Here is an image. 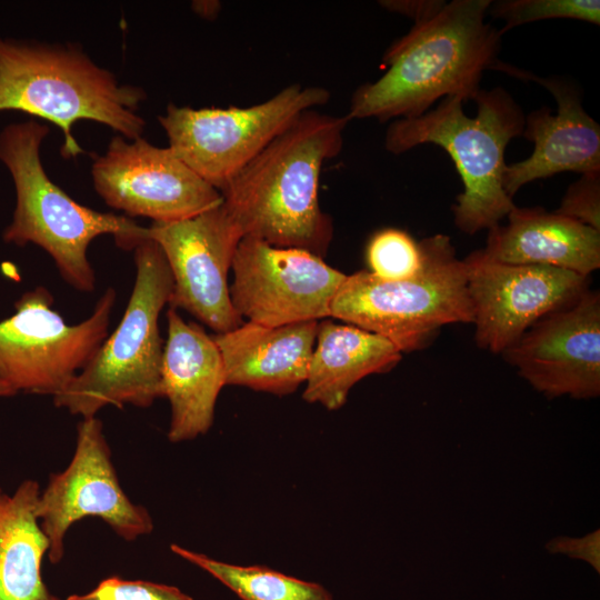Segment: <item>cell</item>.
I'll list each match as a JSON object with an SVG mask.
<instances>
[{"label": "cell", "instance_id": "cell-24", "mask_svg": "<svg viewBox=\"0 0 600 600\" xmlns=\"http://www.w3.org/2000/svg\"><path fill=\"white\" fill-rule=\"evenodd\" d=\"M366 260L374 276L394 280L410 277L420 267L421 250L408 232L384 228L374 232L366 248Z\"/></svg>", "mask_w": 600, "mask_h": 600}, {"label": "cell", "instance_id": "cell-29", "mask_svg": "<svg viewBox=\"0 0 600 600\" xmlns=\"http://www.w3.org/2000/svg\"><path fill=\"white\" fill-rule=\"evenodd\" d=\"M191 7L198 16L208 20L216 19L221 10L220 1L216 0L193 1Z\"/></svg>", "mask_w": 600, "mask_h": 600}, {"label": "cell", "instance_id": "cell-18", "mask_svg": "<svg viewBox=\"0 0 600 600\" xmlns=\"http://www.w3.org/2000/svg\"><path fill=\"white\" fill-rule=\"evenodd\" d=\"M317 329L313 320L279 327L248 321L216 333L226 384L277 396L296 391L307 380Z\"/></svg>", "mask_w": 600, "mask_h": 600}, {"label": "cell", "instance_id": "cell-9", "mask_svg": "<svg viewBox=\"0 0 600 600\" xmlns=\"http://www.w3.org/2000/svg\"><path fill=\"white\" fill-rule=\"evenodd\" d=\"M116 291L108 288L90 317L69 324L44 287L26 291L16 312L0 321V383L13 394L63 390L108 337Z\"/></svg>", "mask_w": 600, "mask_h": 600}, {"label": "cell", "instance_id": "cell-17", "mask_svg": "<svg viewBox=\"0 0 600 600\" xmlns=\"http://www.w3.org/2000/svg\"><path fill=\"white\" fill-rule=\"evenodd\" d=\"M163 346L161 390L171 408L169 441L196 439L212 427L218 396L226 386L221 353L202 327L170 308Z\"/></svg>", "mask_w": 600, "mask_h": 600}, {"label": "cell", "instance_id": "cell-28", "mask_svg": "<svg viewBox=\"0 0 600 600\" xmlns=\"http://www.w3.org/2000/svg\"><path fill=\"white\" fill-rule=\"evenodd\" d=\"M446 2L443 0H383L379 3L388 11L409 17L417 23L437 14Z\"/></svg>", "mask_w": 600, "mask_h": 600}, {"label": "cell", "instance_id": "cell-2", "mask_svg": "<svg viewBox=\"0 0 600 600\" xmlns=\"http://www.w3.org/2000/svg\"><path fill=\"white\" fill-rule=\"evenodd\" d=\"M349 121L347 114L303 111L221 190L243 237L327 252L333 228L319 204L320 174L340 153Z\"/></svg>", "mask_w": 600, "mask_h": 600}, {"label": "cell", "instance_id": "cell-31", "mask_svg": "<svg viewBox=\"0 0 600 600\" xmlns=\"http://www.w3.org/2000/svg\"><path fill=\"white\" fill-rule=\"evenodd\" d=\"M41 600H60V599L48 591Z\"/></svg>", "mask_w": 600, "mask_h": 600}, {"label": "cell", "instance_id": "cell-15", "mask_svg": "<svg viewBox=\"0 0 600 600\" xmlns=\"http://www.w3.org/2000/svg\"><path fill=\"white\" fill-rule=\"evenodd\" d=\"M507 362L549 398L600 393V294L586 291L571 304L542 317L510 348Z\"/></svg>", "mask_w": 600, "mask_h": 600}, {"label": "cell", "instance_id": "cell-10", "mask_svg": "<svg viewBox=\"0 0 600 600\" xmlns=\"http://www.w3.org/2000/svg\"><path fill=\"white\" fill-rule=\"evenodd\" d=\"M37 513L49 543L48 558L59 563L69 528L86 517L103 520L114 533L133 541L153 530L149 511L123 492L111 460L102 422L83 418L77 426L76 450L69 466L50 474L40 492Z\"/></svg>", "mask_w": 600, "mask_h": 600}, {"label": "cell", "instance_id": "cell-4", "mask_svg": "<svg viewBox=\"0 0 600 600\" xmlns=\"http://www.w3.org/2000/svg\"><path fill=\"white\" fill-rule=\"evenodd\" d=\"M473 100L474 118L464 113L460 97H446L432 111L393 120L384 139L386 149L394 154L433 143L450 156L462 182L453 220L468 234L494 228L516 207L503 189L504 151L522 136L526 121L520 106L501 87L480 90Z\"/></svg>", "mask_w": 600, "mask_h": 600}, {"label": "cell", "instance_id": "cell-13", "mask_svg": "<svg viewBox=\"0 0 600 600\" xmlns=\"http://www.w3.org/2000/svg\"><path fill=\"white\" fill-rule=\"evenodd\" d=\"M476 324V342L502 353L538 320L589 290V277L537 264H510L483 249L464 260Z\"/></svg>", "mask_w": 600, "mask_h": 600}, {"label": "cell", "instance_id": "cell-3", "mask_svg": "<svg viewBox=\"0 0 600 600\" xmlns=\"http://www.w3.org/2000/svg\"><path fill=\"white\" fill-rule=\"evenodd\" d=\"M146 98L143 89L119 83L74 46L0 38V111L53 122L64 136V158L84 152L71 133L80 120L106 124L124 139L141 137L146 121L138 109Z\"/></svg>", "mask_w": 600, "mask_h": 600}, {"label": "cell", "instance_id": "cell-11", "mask_svg": "<svg viewBox=\"0 0 600 600\" xmlns=\"http://www.w3.org/2000/svg\"><path fill=\"white\" fill-rule=\"evenodd\" d=\"M231 302L241 318L279 327L330 317L346 274L321 257L243 237L232 261Z\"/></svg>", "mask_w": 600, "mask_h": 600}, {"label": "cell", "instance_id": "cell-16", "mask_svg": "<svg viewBox=\"0 0 600 600\" xmlns=\"http://www.w3.org/2000/svg\"><path fill=\"white\" fill-rule=\"evenodd\" d=\"M496 69L538 82L557 102L554 114L542 107L526 117L522 136L533 143V151L506 166L507 194L512 199L524 184L561 172L600 173V127L583 109L578 88L562 78H541L502 62Z\"/></svg>", "mask_w": 600, "mask_h": 600}, {"label": "cell", "instance_id": "cell-20", "mask_svg": "<svg viewBox=\"0 0 600 600\" xmlns=\"http://www.w3.org/2000/svg\"><path fill=\"white\" fill-rule=\"evenodd\" d=\"M302 398L328 410L341 408L362 378L391 370L401 351L386 338L352 324L318 322Z\"/></svg>", "mask_w": 600, "mask_h": 600}, {"label": "cell", "instance_id": "cell-7", "mask_svg": "<svg viewBox=\"0 0 600 600\" xmlns=\"http://www.w3.org/2000/svg\"><path fill=\"white\" fill-rule=\"evenodd\" d=\"M421 263L410 277L382 279L361 270L347 276L330 307V317L391 341L401 352L426 347L441 327L472 322L463 260L448 236L419 242Z\"/></svg>", "mask_w": 600, "mask_h": 600}, {"label": "cell", "instance_id": "cell-14", "mask_svg": "<svg viewBox=\"0 0 600 600\" xmlns=\"http://www.w3.org/2000/svg\"><path fill=\"white\" fill-rule=\"evenodd\" d=\"M92 181L104 202L130 217L173 222L223 202L219 190L200 178L173 151L142 137H114L103 156L94 157Z\"/></svg>", "mask_w": 600, "mask_h": 600}, {"label": "cell", "instance_id": "cell-26", "mask_svg": "<svg viewBox=\"0 0 600 600\" xmlns=\"http://www.w3.org/2000/svg\"><path fill=\"white\" fill-rule=\"evenodd\" d=\"M554 212L600 231V173L581 174Z\"/></svg>", "mask_w": 600, "mask_h": 600}, {"label": "cell", "instance_id": "cell-12", "mask_svg": "<svg viewBox=\"0 0 600 600\" xmlns=\"http://www.w3.org/2000/svg\"><path fill=\"white\" fill-rule=\"evenodd\" d=\"M146 238L159 244L170 268V308L188 311L217 333L243 323L228 286L243 233L223 202L188 219L153 222L146 228Z\"/></svg>", "mask_w": 600, "mask_h": 600}, {"label": "cell", "instance_id": "cell-19", "mask_svg": "<svg viewBox=\"0 0 600 600\" xmlns=\"http://www.w3.org/2000/svg\"><path fill=\"white\" fill-rule=\"evenodd\" d=\"M489 230L483 251L510 264L560 268L588 276L600 267V231L543 208L514 207Z\"/></svg>", "mask_w": 600, "mask_h": 600}, {"label": "cell", "instance_id": "cell-21", "mask_svg": "<svg viewBox=\"0 0 600 600\" xmlns=\"http://www.w3.org/2000/svg\"><path fill=\"white\" fill-rule=\"evenodd\" d=\"M40 492L31 479L12 494L0 488V600H41L48 592L41 574L49 543L37 513Z\"/></svg>", "mask_w": 600, "mask_h": 600}, {"label": "cell", "instance_id": "cell-27", "mask_svg": "<svg viewBox=\"0 0 600 600\" xmlns=\"http://www.w3.org/2000/svg\"><path fill=\"white\" fill-rule=\"evenodd\" d=\"M551 553H563L572 559L587 561L592 568L600 571V532L599 530L581 538L559 537L546 544Z\"/></svg>", "mask_w": 600, "mask_h": 600}, {"label": "cell", "instance_id": "cell-22", "mask_svg": "<svg viewBox=\"0 0 600 600\" xmlns=\"http://www.w3.org/2000/svg\"><path fill=\"white\" fill-rule=\"evenodd\" d=\"M173 553L207 571L242 600H333L321 584L261 566H238L172 543Z\"/></svg>", "mask_w": 600, "mask_h": 600}, {"label": "cell", "instance_id": "cell-25", "mask_svg": "<svg viewBox=\"0 0 600 600\" xmlns=\"http://www.w3.org/2000/svg\"><path fill=\"white\" fill-rule=\"evenodd\" d=\"M67 600H193L177 587L150 581H130L112 576L90 592L71 594Z\"/></svg>", "mask_w": 600, "mask_h": 600}, {"label": "cell", "instance_id": "cell-6", "mask_svg": "<svg viewBox=\"0 0 600 600\" xmlns=\"http://www.w3.org/2000/svg\"><path fill=\"white\" fill-rule=\"evenodd\" d=\"M133 250L137 273L122 320L88 364L53 396L54 406L72 414L91 418L108 404L148 408L162 398L164 344L158 321L173 280L158 243L147 238Z\"/></svg>", "mask_w": 600, "mask_h": 600}, {"label": "cell", "instance_id": "cell-23", "mask_svg": "<svg viewBox=\"0 0 600 600\" xmlns=\"http://www.w3.org/2000/svg\"><path fill=\"white\" fill-rule=\"evenodd\" d=\"M504 21L501 34L521 24L547 19H574L600 24L599 0H500L488 14Z\"/></svg>", "mask_w": 600, "mask_h": 600}, {"label": "cell", "instance_id": "cell-30", "mask_svg": "<svg viewBox=\"0 0 600 600\" xmlns=\"http://www.w3.org/2000/svg\"><path fill=\"white\" fill-rule=\"evenodd\" d=\"M14 396L8 388H6L4 386H2L0 383V397H12Z\"/></svg>", "mask_w": 600, "mask_h": 600}, {"label": "cell", "instance_id": "cell-1", "mask_svg": "<svg viewBox=\"0 0 600 600\" xmlns=\"http://www.w3.org/2000/svg\"><path fill=\"white\" fill-rule=\"evenodd\" d=\"M491 2L452 0L414 23L382 57L386 72L356 89L349 119L414 118L446 97L474 99L483 72L500 62L502 34L486 22Z\"/></svg>", "mask_w": 600, "mask_h": 600}, {"label": "cell", "instance_id": "cell-8", "mask_svg": "<svg viewBox=\"0 0 600 600\" xmlns=\"http://www.w3.org/2000/svg\"><path fill=\"white\" fill-rule=\"evenodd\" d=\"M329 99L323 87L294 83L248 108L192 109L170 103L159 122L173 153L221 192L300 113Z\"/></svg>", "mask_w": 600, "mask_h": 600}, {"label": "cell", "instance_id": "cell-5", "mask_svg": "<svg viewBox=\"0 0 600 600\" xmlns=\"http://www.w3.org/2000/svg\"><path fill=\"white\" fill-rule=\"evenodd\" d=\"M49 128L30 120L11 123L0 132V160L16 187L17 203L11 223L2 238L24 247L33 243L53 259L72 288L96 289V276L88 260V248L101 234H113L122 249H134L146 238V227L126 216L100 212L82 206L54 184L40 158L41 143Z\"/></svg>", "mask_w": 600, "mask_h": 600}]
</instances>
